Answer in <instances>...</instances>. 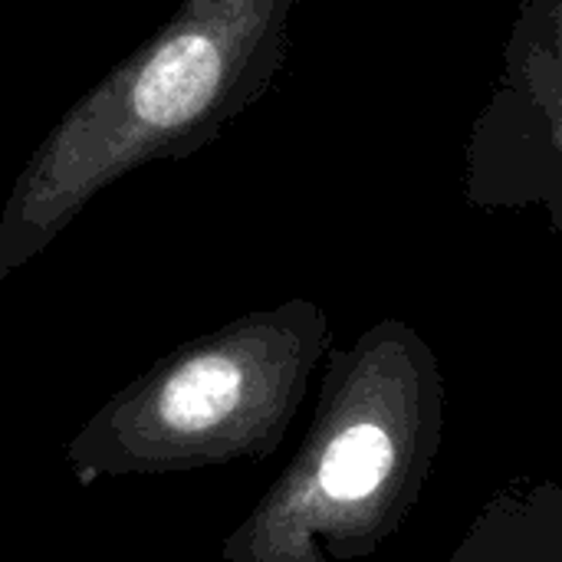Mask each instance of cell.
I'll list each match as a JSON object with an SVG mask.
<instances>
[{
    "instance_id": "1",
    "label": "cell",
    "mask_w": 562,
    "mask_h": 562,
    "mask_svg": "<svg viewBox=\"0 0 562 562\" xmlns=\"http://www.w3.org/2000/svg\"><path fill=\"white\" fill-rule=\"evenodd\" d=\"M290 0H181L30 151L0 207V280L105 188L214 142L270 82Z\"/></svg>"
},
{
    "instance_id": "2",
    "label": "cell",
    "mask_w": 562,
    "mask_h": 562,
    "mask_svg": "<svg viewBox=\"0 0 562 562\" xmlns=\"http://www.w3.org/2000/svg\"><path fill=\"white\" fill-rule=\"evenodd\" d=\"M445 441V385L405 329L369 336L333 379L329 418L296 494L300 530L339 557H369L412 517Z\"/></svg>"
},
{
    "instance_id": "3",
    "label": "cell",
    "mask_w": 562,
    "mask_h": 562,
    "mask_svg": "<svg viewBox=\"0 0 562 562\" xmlns=\"http://www.w3.org/2000/svg\"><path fill=\"white\" fill-rule=\"evenodd\" d=\"M445 562H562V481L517 474L501 484Z\"/></svg>"
}]
</instances>
